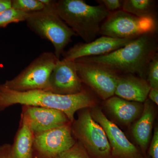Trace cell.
Returning a JSON list of instances; mask_svg holds the SVG:
<instances>
[{"label":"cell","mask_w":158,"mask_h":158,"mask_svg":"<svg viewBox=\"0 0 158 158\" xmlns=\"http://www.w3.org/2000/svg\"><path fill=\"white\" fill-rule=\"evenodd\" d=\"M158 50L157 36L154 32L143 34L110 53L77 59L101 65L117 75H137L146 79L148 65Z\"/></svg>","instance_id":"6da1fadb"},{"label":"cell","mask_w":158,"mask_h":158,"mask_svg":"<svg viewBox=\"0 0 158 158\" xmlns=\"http://www.w3.org/2000/svg\"><path fill=\"white\" fill-rule=\"evenodd\" d=\"M94 103L92 97L85 90L77 94L60 95L41 90L18 92L0 85V111L17 104L50 108L62 111L72 123L77 111L90 107Z\"/></svg>","instance_id":"7a4b0ae2"},{"label":"cell","mask_w":158,"mask_h":158,"mask_svg":"<svg viewBox=\"0 0 158 158\" xmlns=\"http://www.w3.org/2000/svg\"><path fill=\"white\" fill-rule=\"evenodd\" d=\"M56 9L62 20L85 43L96 39L110 12L101 5L91 6L83 0H59Z\"/></svg>","instance_id":"3957f363"},{"label":"cell","mask_w":158,"mask_h":158,"mask_svg":"<svg viewBox=\"0 0 158 158\" xmlns=\"http://www.w3.org/2000/svg\"><path fill=\"white\" fill-rule=\"evenodd\" d=\"M26 21L32 32L52 44L54 54L59 59L72 37L77 35L59 16L56 5L42 11L29 13Z\"/></svg>","instance_id":"277c9868"},{"label":"cell","mask_w":158,"mask_h":158,"mask_svg":"<svg viewBox=\"0 0 158 158\" xmlns=\"http://www.w3.org/2000/svg\"><path fill=\"white\" fill-rule=\"evenodd\" d=\"M59 60L54 53L44 52L18 75L6 81L2 85L9 90L18 92L37 90L47 91L51 73Z\"/></svg>","instance_id":"5b68a950"},{"label":"cell","mask_w":158,"mask_h":158,"mask_svg":"<svg viewBox=\"0 0 158 158\" xmlns=\"http://www.w3.org/2000/svg\"><path fill=\"white\" fill-rule=\"evenodd\" d=\"M72 131L90 158H112L108 138L102 127L92 118L89 110L83 109L71 123Z\"/></svg>","instance_id":"8992f818"},{"label":"cell","mask_w":158,"mask_h":158,"mask_svg":"<svg viewBox=\"0 0 158 158\" xmlns=\"http://www.w3.org/2000/svg\"><path fill=\"white\" fill-rule=\"evenodd\" d=\"M156 20L141 18L120 10L110 13L102 23L100 34L117 39H136L156 32Z\"/></svg>","instance_id":"52a82bcc"},{"label":"cell","mask_w":158,"mask_h":158,"mask_svg":"<svg viewBox=\"0 0 158 158\" xmlns=\"http://www.w3.org/2000/svg\"><path fill=\"white\" fill-rule=\"evenodd\" d=\"M71 123L34 135V158H56L73 146L77 141Z\"/></svg>","instance_id":"ba28073f"},{"label":"cell","mask_w":158,"mask_h":158,"mask_svg":"<svg viewBox=\"0 0 158 158\" xmlns=\"http://www.w3.org/2000/svg\"><path fill=\"white\" fill-rule=\"evenodd\" d=\"M77 72L85 83L104 100L114 96L118 75L101 65L75 60Z\"/></svg>","instance_id":"9c48e42d"},{"label":"cell","mask_w":158,"mask_h":158,"mask_svg":"<svg viewBox=\"0 0 158 158\" xmlns=\"http://www.w3.org/2000/svg\"><path fill=\"white\" fill-rule=\"evenodd\" d=\"M90 113L93 119L102 127L106 133L111 147L112 158H144L123 132L109 120L100 109L93 108Z\"/></svg>","instance_id":"30bf717a"},{"label":"cell","mask_w":158,"mask_h":158,"mask_svg":"<svg viewBox=\"0 0 158 158\" xmlns=\"http://www.w3.org/2000/svg\"><path fill=\"white\" fill-rule=\"evenodd\" d=\"M83 90L75 61L59 59L51 73L47 91L60 95H71Z\"/></svg>","instance_id":"8fae6325"},{"label":"cell","mask_w":158,"mask_h":158,"mask_svg":"<svg viewBox=\"0 0 158 158\" xmlns=\"http://www.w3.org/2000/svg\"><path fill=\"white\" fill-rule=\"evenodd\" d=\"M21 116L26 119L34 135L72 123L62 111L41 107L24 105Z\"/></svg>","instance_id":"7c38bea8"},{"label":"cell","mask_w":158,"mask_h":158,"mask_svg":"<svg viewBox=\"0 0 158 158\" xmlns=\"http://www.w3.org/2000/svg\"><path fill=\"white\" fill-rule=\"evenodd\" d=\"M134 39H117L102 36L88 43L74 44L63 52V59L74 61L80 58L103 56L126 45Z\"/></svg>","instance_id":"4fadbf2b"},{"label":"cell","mask_w":158,"mask_h":158,"mask_svg":"<svg viewBox=\"0 0 158 158\" xmlns=\"http://www.w3.org/2000/svg\"><path fill=\"white\" fill-rule=\"evenodd\" d=\"M150 89L146 79L135 75H118L115 94L127 100L142 103L147 99Z\"/></svg>","instance_id":"5bb4252c"},{"label":"cell","mask_w":158,"mask_h":158,"mask_svg":"<svg viewBox=\"0 0 158 158\" xmlns=\"http://www.w3.org/2000/svg\"><path fill=\"white\" fill-rule=\"evenodd\" d=\"M106 106L110 113L125 124H129L141 115L144 105L113 96L106 100Z\"/></svg>","instance_id":"9a60e30c"},{"label":"cell","mask_w":158,"mask_h":158,"mask_svg":"<svg viewBox=\"0 0 158 158\" xmlns=\"http://www.w3.org/2000/svg\"><path fill=\"white\" fill-rule=\"evenodd\" d=\"M154 119L155 111L152 103L147 99L144 102L141 117L132 128L133 135L144 154L151 138Z\"/></svg>","instance_id":"2e32d148"},{"label":"cell","mask_w":158,"mask_h":158,"mask_svg":"<svg viewBox=\"0 0 158 158\" xmlns=\"http://www.w3.org/2000/svg\"><path fill=\"white\" fill-rule=\"evenodd\" d=\"M19 128L11 145L12 158H34L33 144L34 134L26 119L21 116Z\"/></svg>","instance_id":"e0dca14e"},{"label":"cell","mask_w":158,"mask_h":158,"mask_svg":"<svg viewBox=\"0 0 158 158\" xmlns=\"http://www.w3.org/2000/svg\"><path fill=\"white\" fill-rule=\"evenodd\" d=\"M156 4L154 0H123L122 10L136 17L156 20Z\"/></svg>","instance_id":"ac0fdd59"},{"label":"cell","mask_w":158,"mask_h":158,"mask_svg":"<svg viewBox=\"0 0 158 158\" xmlns=\"http://www.w3.org/2000/svg\"><path fill=\"white\" fill-rule=\"evenodd\" d=\"M29 13L9 8L0 13V28H5L9 24L24 21Z\"/></svg>","instance_id":"d6986e66"},{"label":"cell","mask_w":158,"mask_h":158,"mask_svg":"<svg viewBox=\"0 0 158 158\" xmlns=\"http://www.w3.org/2000/svg\"><path fill=\"white\" fill-rule=\"evenodd\" d=\"M11 8L31 13L42 11L45 7L40 0H11Z\"/></svg>","instance_id":"ffe728a7"},{"label":"cell","mask_w":158,"mask_h":158,"mask_svg":"<svg viewBox=\"0 0 158 158\" xmlns=\"http://www.w3.org/2000/svg\"><path fill=\"white\" fill-rule=\"evenodd\" d=\"M147 81L151 88L158 89V53L150 62L147 71Z\"/></svg>","instance_id":"44dd1931"},{"label":"cell","mask_w":158,"mask_h":158,"mask_svg":"<svg viewBox=\"0 0 158 158\" xmlns=\"http://www.w3.org/2000/svg\"><path fill=\"white\" fill-rule=\"evenodd\" d=\"M56 158H90L85 148L79 141L73 147L59 155Z\"/></svg>","instance_id":"7402d4cb"},{"label":"cell","mask_w":158,"mask_h":158,"mask_svg":"<svg viewBox=\"0 0 158 158\" xmlns=\"http://www.w3.org/2000/svg\"><path fill=\"white\" fill-rule=\"evenodd\" d=\"M122 0H98L97 2L101 5L110 13L122 10Z\"/></svg>","instance_id":"603a6c76"},{"label":"cell","mask_w":158,"mask_h":158,"mask_svg":"<svg viewBox=\"0 0 158 158\" xmlns=\"http://www.w3.org/2000/svg\"><path fill=\"white\" fill-rule=\"evenodd\" d=\"M148 155L151 158H158V129L156 127L148 150Z\"/></svg>","instance_id":"cb8c5ba5"},{"label":"cell","mask_w":158,"mask_h":158,"mask_svg":"<svg viewBox=\"0 0 158 158\" xmlns=\"http://www.w3.org/2000/svg\"><path fill=\"white\" fill-rule=\"evenodd\" d=\"M0 158H12L11 155V144H4L0 146Z\"/></svg>","instance_id":"d4e9b609"},{"label":"cell","mask_w":158,"mask_h":158,"mask_svg":"<svg viewBox=\"0 0 158 158\" xmlns=\"http://www.w3.org/2000/svg\"><path fill=\"white\" fill-rule=\"evenodd\" d=\"M148 97L149 98L150 100L158 105V89L151 88Z\"/></svg>","instance_id":"484cf974"},{"label":"cell","mask_w":158,"mask_h":158,"mask_svg":"<svg viewBox=\"0 0 158 158\" xmlns=\"http://www.w3.org/2000/svg\"><path fill=\"white\" fill-rule=\"evenodd\" d=\"M11 8V0H0V13Z\"/></svg>","instance_id":"4316f807"}]
</instances>
